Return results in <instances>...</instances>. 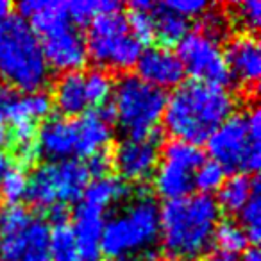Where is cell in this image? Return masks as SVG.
<instances>
[{
	"label": "cell",
	"mask_w": 261,
	"mask_h": 261,
	"mask_svg": "<svg viewBox=\"0 0 261 261\" xmlns=\"http://www.w3.org/2000/svg\"><path fill=\"white\" fill-rule=\"evenodd\" d=\"M236 109V98L225 86L188 81L167 97L163 122L174 140L199 147Z\"/></svg>",
	"instance_id": "cell-1"
},
{
	"label": "cell",
	"mask_w": 261,
	"mask_h": 261,
	"mask_svg": "<svg viewBox=\"0 0 261 261\" xmlns=\"http://www.w3.org/2000/svg\"><path fill=\"white\" fill-rule=\"evenodd\" d=\"M220 224V207L211 195L195 193L160 207V242L177 261H195L210 252Z\"/></svg>",
	"instance_id": "cell-2"
},
{
	"label": "cell",
	"mask_w": 261,
	"mask_h": 261,
	"mask_svg": "<svg viewBox=\"0 0 261 261\" xmlns=\"http://www.w3.org/2000/svg\"><path fill=\"white\" fill-rule=\"evenodd\" d=\"M0 79L23 93L41 91L50 79L40 38L18 15L0 22Z\"/></svg>",
	"instance_id": "cell-3"
},
{
	"label": "cell",
	"mask_w": 261,
	"mask_h": 261,
	"mask_svg": "<svg viewBox=\"0 0 261 261\" xmlns=\"http://www.w3.org/2000/svg\"><path fill=\"white\" fill-rule=\"evenodd\" d=\"M158 240L160 206L142 193L104 222L100 252L109 259H127L147 252Z\"/></svg>",
	"instance_id": "cell-4"
},
{
	"label": "cell",
	"mask_w": 261,
	"mask_h": 261,
	"mask_svg": "<svg viewBox=\"0 0 261 261\" xmlns=\"http://www.w3.org/2000/svg\"><path fill=\"white\" fill-rule=\"evenodd\" d=\"M211 161L225 172L249 175L259 170L261 163V115L257 108L232 113L206 140Z\"/></svg>",
	"instance_id": "cell-5"
},
{
	"label": "cell",
	"mask_w": 261,
	"mask_h": 261,
	"mask_svg": "<svg viewBox=\"0 0 261 261\" xmlns=\"http://www.w3.org/2000/svg\"><path fill=\"white\" fill-rule=\"evenodd\" d=\"M111 100V118L127 138H147L158 133L167 106L163 90L127 73L113 86Z\"/></svg>",
	"instance_id": "cell-6"
},
{
	"label": "cell",
	"mask_w": 261,
	"mask_h": 261,
	"mask_svg": "<svg viewBox=\"0 0 261 261\" xmlns=\"http://www.w3.org/2000/svg\"><path fill=\"white\" fill-rule=\"evenodd\" d=\"M48 220L16 204L0 211V261H50Z\"/></svg>",
	"instance_id": "cell-7"
},
{
	"label": "cell",
	"mask_w": 261,
	"mask_h": 261,
	"mask_svg": "<svg viewBox=\"0 0 261 261\" xmlns=\"http://www.w3.org/2000/svg\"><path fill=\"white\" fill-rule=\"evenodd\" d=\"M90 182L86 165L79 160L47 161L27 177L25 199L38 210L48 211L56 206L75 202Z\"/></svg>",
	"instance_id": "cell-8"
},
{
	"label": "cell",
	"mask_w": 261,
	"mask_h": 261,
	"mask_svg": "<svg viewBox=\"0 0 261 261\" xmlns=\"http://www.w3.org/2000/svg\"><path fill=\"white\" fill-rule=\"evenodd\" d=\"M84 41L91 61L115 70H130L143 52L138 40L130 34L125 15L120 11L97 16L90 23Z\"/></svg>",
	"instance_id": "cell-9"
},
{
	"label": "cell",
	"mask_w": 261,
	"mask_h": 261,
	"mask_svg": "<svg viewBox=\"0 0 261 261\" xmlns=\"http://www.w3.org/2000/svg\"><path fill=\"white\" fill-rule=\"evenodd\" d=\"M206 161L200 147L182 140H172L160 152L154 170V188L161 199L177 200L192 195L195 190V172Z\"/></svg>",
	"instance_id": "cell-10"
},
{
	"label": "cell",
	"mask_w": 261,
	"mask_h": 261,
	"mask_svg": "<svg viewBox=\"0 0 261 261\" xmlns=\"http://www.w3.org/2000/svg\"><path fill=\"white\" fill-rule=\"evenodd\" d=\"M177 58L185 73H190L193 81L225 86L229 83V72L225 66L224 50L220 38L206 33L204 29L190 31L177 43Z\"/></svg>",
	"instance_id": "cell-11"
},
{
	"label": "cell",
	"mask_w": 261,
	"mask_h": 261,
	"mask_svg": "<svg viewBox=\"0 0 261 261\" xmlns=\"http://www.w3.org/2000/svg\"><path fill=\"white\" fill-rule=\"evenodd\" d=\"M48 68L56 72H79L88 61L86 41L81 31L70 20L56 23L45 33L38 34Z\"/></svg>",
	"instance_id": "cell-12"
},
{
	"label": "cell",
	"mask_w": 261,
	"mask_h": 261,
	"mask_svg": "<svg viewBox=\"0 0 261 261\" xmlns=\"http://www.w3.org/2000/svg\"><path fill=\"white\" fill-rule=\"evenodd\" d=\"M160 152V133L147 138H125L116 145L111 165L122 181L142 182L154 175Z\"/></svg>",
	"instance_id": "cell-13"
},
{
	"label": "cell",
	"mask_w": 261,
	"mask_h": 261,
	"mask_svg": "<svg viewBox=\"0 0 261 261\" xmlns=\"http://www.w3.org/2000/svg\"><path fill=\"white\" fill-rule=\"evenodd\" d=\"M229 79L242 88L252 90L261 77V48L254 34L243 33L234 36L224 50Z\"/></svg>",
	"instance_id": "cell-14"
},
{
	"label": "cell",
	"mask_w": 261,
	"mask_h": 261,
	"mask_svg": "<svg viewBox=\"0 0 261 261\" xmlns=\"http://www.w3.org/2000/svg\"><path fill=\"white\" fill-rule=\"evenodd\" d=\"M36 152L48 161L73 160L77 156V122L66 116H50L36 129Z\"/></svg>",
	"instance_id": "cell-15"
},
{
	"label": "cell",
	"mask_w": 261,
	"mask_h": 261,
	"mask_svg": "<svg viewBox=\"0 0 261 261\" xmlns=\"http://www.w3.org/2000/svg\"><path fill=\"white\" fill-rule=\"evenodd\" d=\"M136 70L140 79L163 91L167 88H177L185 77L181 59L168 47L145 48L136 63Z\"/></svg>",
	"instance_id": "cell-16"
},
{
	"label": "cell",
	"mask_w": 261,
	"mask_h": 261,
	"mask_svg": "<svg viewBox=\"0 0 261 261\" xmlns=\"http://www.w3.org/2000/svg\"><path fill=\"white\" fill-rule=\"evenodd\" d=\"M111 109L109 106L86 111L75 118L77 122V156L90 158L102 150H108L111 143Z\"/></svg>",
	"instance_id": "cell-17"
},
{
	"label": "cell",
	"mask_w": 261,
	"mask_h": 261,
	"mask_svg": "<svg viewBox=\"0 0 261 261\" xmlns=\"http://www.w3.org/2000/svg\"><path fill=\"white\" fill-rule=\"evenodd\" d=\"M104 211L81 202L73 211V225H70L77 242L81 261H100V240L104 231Z\"/></svg>",
	"instance_id": "cell-18"
},
{
	"label": "cell",
	"mask_w": 261,
	"mask_h": 261,
	"mask_svg": "<svg viewBox=\"0 0 261 261\" xmlns=\"http://www.w3.org/2000/svg\"><path fill=\"white\" fill-rule=\"evenodd\" d=\"M52 100H54L56 108L59 109L61 116L75 118L79 115H84L88 111V108H90L84 73H63L54 86V98Z\"/></svg>",
	"instance_id": "cell-19"
},
{
	"label": "cell",
	"mask_w": 261,
	"mask_h": 261,
	"mask_svg": "<svg viewBox=\"0 0 261 261\" xmlns=\"http://www.w3.org/2000/svg\"><path fill=\"white\" fill-rule=\"evenodd\" d=\"M129 197V186L125 181L113 175L97 177L88 182L86 190L83 193V202L88 206H93L100 211H106L108 207L122 202Z\"/></svg>",
	"instance_id": "cell-20"
},
{
	"label": "cell",
	"mask_w": 261,
	"mask_h": 261,
	"mask_svg": "<svg viewBox=\"0 0 261 261\" xmlns=\"http://www.w3.org/2000/svg\"><path fill=\"white\" fill-rule=\"evenodd\" d=\"M149 11L154 22L156 38L163 41L165 47L179 43L190 33L188 20L168 8L167 2H152Z\"/></svg>",
	"instance_id": "cell-21"
},
{
	"label": "cell",
	"mask_w": 261,
	"mask_h": 261,
	"mask_svg": "<svg viewBox=\"0 0 261 261\" xmlns=\"http://www.w3.org/2000/svg\"><path fill=\"white\" fill-rule=\"evenodd\" d=\"M259 186L257 179H252L243 174H232L229 179H225L224 185L218 190L217 204L220 210L227 213H240L243 210L249 199L252 197L254 190Z\"/></svg>",
	"instance_id": "cell-22"
},
{
	"label": "cell",
	"mask_w": 261,
	"mask_h": 261,
	"mask_svg": "<svg viewBox=\"0 0 261 261\" xmlns=\"http://www.w3.org/2000/svg\"><path fill=\"white\" fill-rule=\"evenodd\" d=\"M120 2L115 0H73L66 2V11L72 23L79 25H90L97 16L108 15V13H118Z\"/></svg>",
	"instance_id": "cell-23"
},
{
	"label": "cell",
	"mask_w": 261,
	"mask_h": 261,
	"mask_svg": "<svg viewBox=\"0 0 261 261\" xmlns=\"http://www.w3.org/2000/svg\"><path fill=\"white\" fill-rule=\"evenodd\" d=\"M50 261H81L77 242L68 224L54 225L50 234Z\"/></svg>",
	"instance_id": "cell-24"
},
{
	"label": "cell",
	"mask_w": 261,
	"mask_h": 261,
	"mask_svg": "<svg viewBox=\"0 0 261 261\" xmlns=\"http://www.w3.org/2000/svg\"><path fill=\"white\" fill-rule=\"evenodd\" d=\"M84 83H86V91H88V100H90V108H104L106 102L111 98L113 93V83L111 75L106 70L95 68L84 73Z\"/></svg>",
	"instance_id": "cell-25"
},
{
	"label": "cell",
	"mask_w": 261,
	"mask_h": 261,
	"mask_svg": "<svg viewBox=\"0 0 261 261\" xmlns=\"http://www.w3.org/2000/svg\"><path fill=\"white\" fill-rule=\"evenodd\" d=\"M215 242L220 250L236 254V256L238 252H245L249 249V238H247L245 231L242 229V225L231 220L218 224L217 231H215Z\"/></svg>",
	"instance_id": "cell-26"
},
{
	"label": "cell",
	"mask_w": 261,
	"mask_h": 261,
	"mask_svg": "<svg viewBox=\"0 0 261 261\" xmlns=\"http://www.w3.org/2000/svg\"><path fill=\"white\" fill-rule=\"evenodd\" d=\"M240 220H242V229L245 231L249 243H257L261 236V197L259 186L254 190L249 202L240 211Z\"/></svg>",
	"instance_id": "cell-27"
},
{
	"label": "cell",
	"mask_w": 261,
	"mask_h": 261,
	"mask_svg": "<svg viewBox=\"0 0 261 261\" xmlns=\"http://www.w3.org/2000/svg\"><path fill=\"white\" fill-rule=\"evenodd\" d=\"M225 181V170L215 161H204L195 172V185L197 190H200V193L204 195H210L213 192H218L220 186Z\"/></svg>",
	"instance_id": "cell-28"
},
{
	"label": "cell",
	"mask_w": 261,
	"mask_h": 261,
	"mask_svg": "<svg viewBox=\"0 0 261 261\" xmlns=\"http://www.w3.org/2000/svg\"><path fill=\"white\" fill-rule=\"evenodd\" d=\"M0 193L9 206H16L27 195V175L20 167H13L0 185Z\"/></svg>",
	"instance_id": "cell-29"
},
{
	"label": "cell",
	"mask_w": 261,
	"mask_h": 261,
	"mask_svg": "<svg viewBox=\"0 0 261 261\" xmlns=\"http://www.w3.org/2000/svg\"><path fill=\"white\" fill-rule=\"evenodd\" d=\"M127 18V25H129L130 34L138 40L142 45H150L156 40V33H154V22L150 11H140V9H130Z\"/></svg>",
	"instance_id": "cell-30"
},
{
	"label": "cell",
	"mask_w": 261,
	"mask_h": 261,
	"mask_svg": "<svg viewBox=\"0 0 261 261\" xmlns=\"http://www.w3.org/2000/svg\"><path fill=\"white\" fill-rule=\"evenodd\" d=\"M232 16L245 31L254 33L261 25V4L259 0H243L232 8Z\"/></svg>",
	"instance_id": "cell-31"
},
{
	"label": "cell",
	"mask_w": 261,
	"mask_h": 261,
	"mask_svg": "<svg viewBox=\"0 0 261 261\" xmlns=\"http://www.w3.org/2000/svg\"><path fill=\"white\" fill-rule=\"evenodd\" d=\"M167 4L168 8L185 16L186 20L193 18V16H202L210 9V4L206 0H167Z\"/></svg>",
	"instance_id": "cell-32"
},
{
	"label": "cell",
	"mask_w": 261,
	"mask_h": 261,
	"mask_svg": "<svg viewBox=\"0 0 261 261\" xmlns=\"http://www.w3.org/2000/svg\"><path fill=\"white\" fill-rule=\"evenodd\" d=\"M84 165H86V170H88V174H90V177L91 175H93L95 179L104 177V175H108L109 168L113 167L111 154H109L108 150H102V152H97L88 158V161Z\"/></svg>",
	"instance_id": "cell-33"
},
{
	"label": "cell",
	"mask_w": 261,
	"mask_h": 261,
	"mask_svg": "<svg viewBox=\"0 0 261 261\" xmlns=\"http://www.w3.org/2000/svg\"><path fill=\"white\" fill-rule=\"evenodd\" d=\"M206 261H240V257L236 254H231V252H225V250H213V252L207 254Z\"/></svg>",
	"instance_id": "cell-34"
},
{
	"label": "cell",
	"mask_w": 261,
	"mask_h": 261,
	"mask_svg": "<svg viewBox=\"0 0 261 261\" xmlns=\"http://www.w3.org/2000/svg\"><path fill=\"white\" fill-rule=\"evenodd\" d=\"M13 168V163H11V158L9 154L6 152L4 149H0V185L4 181V177L8 175V172Z\"/></svg>",
	"instance_id": "cell-35"
},
{
	"label": "cell",
	"mask_w": 261,
	"mask_h": 261,
	"mask_svg": "<svg viewBox=\"0 0 261 261\" xmlns=\"http://www.w3.org/2000/svg\"><path fill=\"white\" fill-rule=\"evenodd\" d=\"M13 95H15V93H13L11 88H9L8 84L4 83V81L0 79V109H2L6 104H8V100L13 97Z\"/></svg>",
	"instance_id": "cell-36"
},
{
	"label": "cell",
	"mask_w": 261,
	"mask_h": 261,
	"mask_svg": "<svg viewBox=\"0 0 261 261\" xmlns=\"http://www.w3.org/2000/svg\"><path fill=\"white\" fill-rule=\"evenodd\" d=\"M13 15V4L9 0H0V22Z\"/></svg>",
	"instance_id": "cell-37"
},
{
	"label": "cell",
	"mask_w": 261,
	"mask_h": 261,
	"mask_svg": "<svg viewBox=\"0 0 261 261\" xmlns=\"http://www.w3.org/2000/svg\"><path fill=\"white\" fill-rule=\"evenodd\" d=\"M240 261H261V256L256 247H249V249L243 252V256L240 257Z\"/></svg>",
	"instance_id": "cell-38"
},
{
	"label": "cell",
	"mask_w": 261,
	"mask_h": 261,
	"mask_svg": "<svg viewBox=\"0 0 261 261\" xmlns=\"http://www.w3.org/2000/svg\"><path fill=\"white\" fill-rule=\"evenodd\" d=\"M143 261H156V259H143Z\"/></svg>",
	"instance_id": "cell-39"
}]
</instances>
